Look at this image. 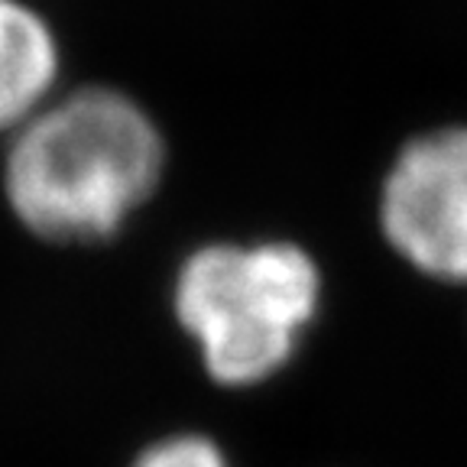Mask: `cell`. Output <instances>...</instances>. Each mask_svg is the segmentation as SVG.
<instances>
[{
    "label": "cell",
    "instance_id": "3",
    "mask_svg": "<svg viewBox=\"0 0 467 467\" xmlns=\"http://www.w3.org/2000/svg\"><path fill=\"white\" fill-rule=\"evenodd\" d=\"M379 221L416 270L467 283V130H438L402 150L383 185Z\"/></svg>",
    "mask_w": 467,
    "mask_h": 467
},
{
    "label": "cell",
    "instance_id": "5",
    "mask_svg": "<svg viewBox=\"0 0 467 467\" xmlns=\"http://www.w3.org/2000/svg\"><path fill=\"white\" fill-rule=\"evenodd\" d=\"M137 467H227L218 448L208 438H169L162 445H153Z\"/></svg>",
    "mask_w": 467,
    "mask_h": 467
},
{
    "label": "cell",
    "instance_id": "1",
    "mask_svg": "<svg viewBox=\"0 0 467 467\" xmlns=\"http://www.w3.org/2000/svg\"><path fill=\"white\" fill-rule=\"evenodd\" d=\"M162 140L137 101L81 88L16 127L7 198L46 241H104L156 189Z\"/></svg>",
    "mask_w": 467,
    "mask_h": 467
},
{
    "label": "cell",
    "instance_id": "2",
    "mask_svg": "<svg viewBox=\"0 0 467 467\" xmlns=\"http://www.w3.org/2000/svg\"><path fill=\"white\" fill-rule=\"evenodd\" d=\"M318 308V270L292 244L204 247L179 273L175 312L227 387H247L292 358Z\"/></svg>",
    "mask_w": 467,
    "mask_h": 467
},
{
    "label": "cell",
    "instance_id": "4",
    "mask_svg": "<svg viewBox=\"0 0 467 467\" xmlns=\"http://www.w3.org/2000/svg\"><path fill=\"white\" fill-rule=\"evenodd\" d=\"M56 72L49 26L20 0H0V130L23 127L43 108Z\"/></svg>",
    "mask_w": 467,
    "mask_h": 467
}]
</instances>
